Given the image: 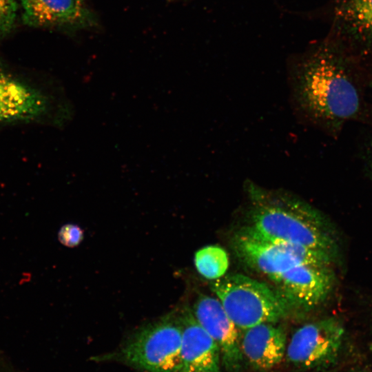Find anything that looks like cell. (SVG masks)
I'll use <instances>...</instances> for the list:
<instances>
[{
  "label": "cell",
  "instance_id": "cell-1",
  "mask_svg": "<svg viewBox=\"0 0 372 372\" xmlns=\"http://www.w3.org/2000/svg\"><path fill=\"white\" fill-rule=\"evenodd\" d=\"M293 103L307 120L337 130L357 115L360 97L342 57L322 45L298 65L291 81Z\"/></svg>",
  "mask_w": 372,
  "mask_h": 372
},
{
  "label": "cell",
  "instance_id": "cell-2",
  "mask_svg": "<svg viewBox=\"0 0 372 372\" xmlns=\"http://www.w3.org/2000/svg\"><path fill=\"white\" fill-rule=\"evenodd\" d=\"M249 227L269 238L305 247L334 258L331 226L313 207L282 190H269L248 180Z\"/></svg>",
  "mask_w": 372,
  "mask_h": 372
},
{
  "label": "cell",
  "instance_id": "cell-3",
  "mask_svg": "<svg viewBox=\"0 0 372 372\" xmlns=\"http://www.w3.org/2000/svg\"><path fill=\"white\" fill-rule=\"evenodd\" d=\"M225 311L240 329L276 324L286 317L289 304L267 285L239 273L215 280L211 285Z\"/></svg>",
  "mask_w": 372,
  "mask_h": 372
},
{
  "label": "cell",
  "instance_id": "cell-4",
  "mask_svg": "<svg viewBox=\"0 0 372 372\" xmlns=\"http://www.w3.org/2000/svg\"><path fill=\"white\" fill-rule=\"evenodd\" d=\"M181 324L170 312L136 331L120 353L127 364L143 372H178Z\"/></svg>",
  "mask_w": 372,
  "mask_h": 372
},
{
  "label": "cell",
  "instance_id": "cell-5",
  "mask_svg": "<svg viewBox=\"0 0 372 372\" xmlns=\"http://www.w3.org/2000/svg\"><path fill=\"white\" fill-rule=\"evenodd\" d=\"M233 246L245 263L269 279L300 265H331L333 259L305 247L269 238L249 226L234 235Z\"/></svg>",
  "mask_w": 372,
  "mask_h": 372
},
{
  "label": "cell",
  "instance_id": "cell-6",
  "mask_svg": "<svg viewBox=\"0 0 372 372\" xmlns=\"http://www.w3.org/2000/svg\"><path fill=\"white\" fill-rule=\"evenodd\" d=\"M343 335L342 324L333 318L307 323L291 335L285 357L289 363L302 369L327 366L338 354Z\"/></svg>",
  "mask_w": 372,
  "mask_h": 372
},
{
  "label": "cell",
  "instance_id": "cell-7",
  "mask_svg": "<svg viewBox=\"0 0 372 372\" xmlns=\"http://www.w3.org/2000/svg\"><path fill=\"white\" fill-rule=\"evenodd\" d=\"M271 280L289 305L309 310L328 296L333 285L334 275L330 265L304 264Z\"/></svg>",
  "mask_w": 372,
  "mask_h": 372
},
{
  "label": "cell",
  "instance_id": "cell-8",
  "mask_svg": "<svg viewBox=\"0 0 372 372\" xmlns=\"http://www.w3.org/2000/svg\"><path fill=\"white\" fill-rule=\"evenodd\" d=\"M201 327L217 343L221 364L227 372H239L243 358L238 327L229 317L218 298L200 295L192 309Z\"/></svg>",
  "mask_w": 372,
  "mask_h": 372
},
{
  "label": "cell",
  "instance_id": "cell-9",
  "mask_svg": "<svg viewBox=\"0 0 372 372\" xmlns=\"http://www.w3.org/2000/svg\"><path fill=\"white\" fill-rule=\"evenodd\" d=\"M178 315L182 331L178 372H220V349L192 309L185 306Z\"/></svg>",
  "mask_w": 372,
  "mask_h": 372
},
{
  "label": "cell",
  "instance_id": "cell-10",
  "mask_svg": "<svg viewBox=\"0 0 372 372\" xmlns=\"http://www.w3.org/2000/svg\"><path fill=\"white\" fill-rule=\"evenodd\" d=\"M50 110L45 94L0 72V123L38 121Z\"/></svg>",
  "mask_w": 372,
  "mask_h": 372
},
{
  "label": "cell",
  "instance_id": "cell-11",
  "mask_svg": "<svg viewBox=\"0 0 372 372\" xmlns=\"http://www.w3.org/2000/svg\"><path fill=\"white\" fill-rule=\"evenodd\" d=\"M240 347L243 361L254 370L265 372L279 364L285 356L284 329L274 323H262L243 330Z\"/></svg>",
  "mask_w": 372,
  "mask_h": 372
},
{
  "label": "cell",
  "instance_id": "cell-12",
  "mask_svg": "<svg viewBox=\"0 0 372 372\" xmlns=\"http://www.w3.org/2000/svg\"><path fill=\"white\" fill-rule=\"evenodd\" d=\"M23 20L31 26L66 25L84 27L94 21L91 12L79 0H19Z\"/></svg>",
  "mask_w": 372,
  "mask_h": 372
},
{
  "label": "cell",
  "instance_id": "cell-13",
  "mask_svg": "<svg viewBox=\"0 0 372 372\" xmlns=\"http://www.w3.org/2000/svg\"><path fill=\"white\" fill-rule=\"evenodd\" d=\"M335 13L340 27L351 39L372 48V0H340Z\"/></svg>",
  "mask_w": 372,
  "mask_h": 372
},
{
  "label": "cell",
  "instance_id": "cell-14",
  "mask_svg": "<svg viewBox=\"0 0 372 372\" xmlns=\"http://www.w3.org/2000/svg\"><path fill=\"white\" fill-rule=\"evenodd\" d=\"M194 264L201 276L215 280L225 275L229 262L228 254L224 249L216 245H209L196 252Z\"/></svg>",
  "mask_w": 372,
  "mask_h": 372
},
{
  "label": "cell",
  "instance_id": "cell-15",
  "mask_svg": "<svg viewBox=\"0 0 372 372\" xmlns=\"http://www.w3.org/2000/svg\"><path fill=\"white\" fill-rule=\"evenodd\" d=\"M17 10V0H0V39L12 28Z\"/></svg>",
  "mask_w": 372,
  "mask_h": 372
},
{
  "label": "cell",
  "instance_id": "cell-16",
  "mask_svg": "<svg viewBox=\"0 0 372 372\" xmlns=\"http://www.w3.org/2000/svg\"><path fill=\"white\" fill-rule=\"evenodd\" d=\"M83 238V230L76 225L66 224L62 226L58 233L59 242L65 247H74Z\"/></svg>",
  "mask_w": 372,
  "mask_h": 372
},
{
  "label": "cell",
  "instance_id": "cell-17",
  "mask_svg": "<svg viewBox=\"0 0 372 372\" xmlns=\"http://www.w3.org/2000/svg\"><path fill=\"white\" fill-rule=\"evenodd\" d=\"M369 168H370V172L372 176V146L371 147L370 150V156H369Z\"/></svg>",
  "mask_w": 372,
  "mask_h": 372
},
{
  "label": "cell",
  "instance_id": "cell-18",
  "mask_svg": "<svg viewBox=\"0 0 372 372\" xmlns=\"http://www.w3.org/2000/svg\"><path fill=\"white\" fill-rule=\"evenodd\" d=\"M80 2L83 3L84 0H79Z\"/></svg>",
  "mask_w": 372,
  "mask_h": 372
}]
</instances>
